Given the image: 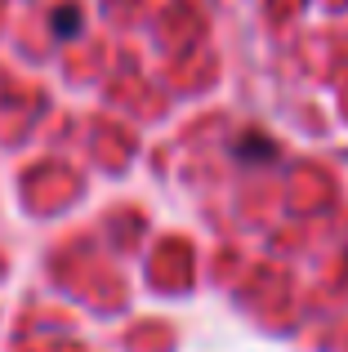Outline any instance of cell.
I'll list each match as a JSON object with an SVG mask.
<instances>
[{
	"instance_id": "cell-1",
	"label": "cell",
	"mask_w": 348,
	"mask_h": 352,
	"mask_svg": "<svg viewBox=\"0 0 348 352\" xmlns=\"http://www.w3.org/2000/svg\"><path fill=\"white\" fill-rule=\"evenodd\" d=\"M54 32H58V36H72V32H76V9H72V5L58 9V18H54Z\"/></svg>"
}]
</instances>
